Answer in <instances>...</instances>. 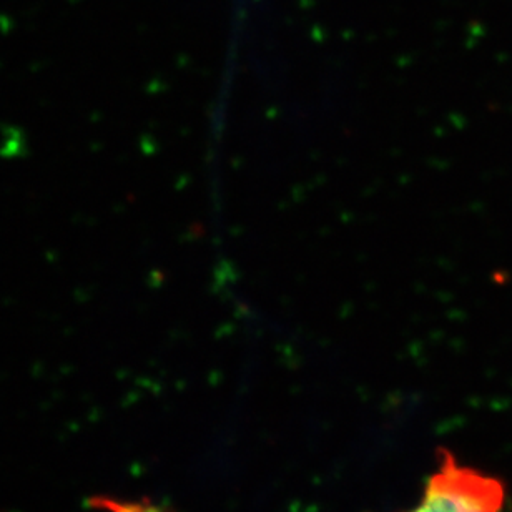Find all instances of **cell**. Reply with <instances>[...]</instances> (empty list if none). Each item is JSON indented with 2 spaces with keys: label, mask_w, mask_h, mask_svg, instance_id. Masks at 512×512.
<instances>
[{
  "label": "cell",
  "mask_w": 512,
  "mask_h": 512,
  "mask_svg": "<svg viewBox=\"0 0 512 512\" xmlns=\"http://www.w3.org/2000/svg\"><path fill=\"white\" fill-rule=\"evenodd\" d=\"M504 504L506 488L498 478L464 466L441 449L421 503L404 512H503Z\"/></svg>",
  "instance_id": "1"
}]
</instances>
